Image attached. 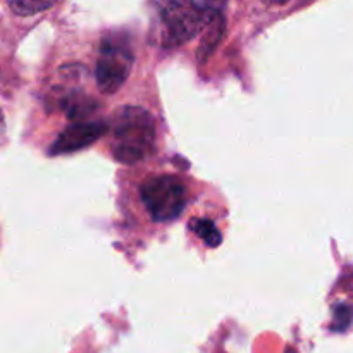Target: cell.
<instances>
[{
	"label": "cell",
	"instance_id": "cell-1",
	"mask_svg": "<svg viewBox=\"0 0 353 353\" xmlns=\"http://www.w3.org/2000/svg\"><path fill=\"white\" fill-rule=\"evenodd\" d=\"M157 37L162 47H176L196 37L219 12L205 9L200 0H152Z\"/></svg>",
	"mask_w": 353,
	"mask_h": 353
},
{
	"label": "cell",
	"instance_id": "cell-2",
	"mask_svg": "<svg viewBox=\"0 0 353 353\" xmlns=\"http://www.w3.org/2000/svg\"><path fill=\"white\" fill-rule=\"evenodd\" d=\"M154 117L141 107H123L114 117V157L133 164L147 159L154 150Z\"/></svg>",
	"mask_w": 353,
	"mask_h": 353
},
{
	"label": "cell",
	"instance_id": "cell-3",
	"mask_svg": "<svg viewBox=\"0 0 353 353\" xmlns=\"http://www.w3.org/2000/svg\"><path fill=\"white\" fill-rule=\"evenodd\" d=\"M140 196L155 223L176 219L186 207V188L178 176H152L141 185Z\"/></svg>",
	"mask_w": 353,
	"mask_h": 353
},
{
	"label": "cell",
	"instance_id": "cell-4",
	"mask_svg": "<svg viewBox=\"0 0 353 353\" xmlns=\"http://www.w3.org/2000/svg\"><path fill=\"white\" fill-rule=\"evenodd\" d=\"M133 50L119 38H105L97 59V85L105 95L116 93L133 68Z\"/></svg>",
	"mask_w": 353,
	"mask_h": 353
},
{
	"label": "cell",
	"instance_id": "cell-5",
	"mask_svg": "<svg viewBox=\"0 0 353 353\" xmlns=\"http://www.w3.org/2000/svg\"><path fill=\"white\" fill-rule=\"evenodd\" d=\"M105 130L107 126L102 123H85L71 126L55 141L52 147V154H68V152L81 150L99 140L105 133Z\"/></svg>",
	"mask_w": 353,
	"mask_h": 353
},
{
	"label": "cell",
	"instance_id": "cell-6",
	"mask_svg": "<svg viewBox=\"0 0 353 353\" xmlns=\"http://www.w3.org/2000/svg\"><path fill=\"white\" fill-rule=\"evenodd\" d=\"M6 2L17 16H34L50 9L57 0H6Z\"/></svg>",
	"mask_w": 353,
	"mask_h": 353
},
{
	"label": "cell",
	"instance_id": "cell-7",
	"mask_svg": "<svg viewBox=\"0 0 353 353\" xmlns=\"http://www.w3.org/2000/svg\"><path fill=\"white\" fill-rule=\"evenodd\" d=\"M192 228L196 234L203 240V243H207L209 247H217L223 240L221 233L217 231L216 224L209 219H193Z\"/></svg>",
	"mask_w": 353,
	"mask_h": 353
},
{
	"label": "cell",
	"instance_id": "cell-8",
	"mask_svg": "<svg viewBox=\"0 0 353 353\" xmlns=\"http://www.w3.org/2000/svg\"><path fill=\"white\" fill-rule=\"evenodd\" d=\"M200 2H202V6L205 7V9L214 10V12H219V10L226 6L228 0H200Z\"/></svg>",
	"mask_w": 353,
	"mask_h": 353
},
{
	"label": "cell",
	"instance_id": "cell-9",
	"mask_svg": "<svg viewBox=\"0 0 353 353\" xmlns=\"http://www.w3.org/2000/svg\"><path fill=\"white\" fill-rule=\"evenodd\" d=\"M264 2H268V3H285L286 0H264Z\"/></svg>",
	"mask_w": 353,
	"mask_h": 353
}]
</instances>
